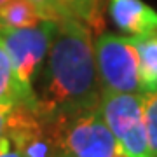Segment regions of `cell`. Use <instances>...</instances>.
Returning <instances> with one entry per match:
<instances>
[{
  "instance_id": "6da1fadb",
  "label": "cell",
  "mask_w": 157,
  "mask_h": 157,
  "mask_svg": "<svg viewBox=\"0 0 157 157\" xmlns=\"http://www.w3.org/2000/svg\"><path fill=\"white\" fill-rule=\"evenodd\" d=\"M35 82V110L45 119L54 121L100 107L101 82L89 26L75 17L58 23Z\"/></svg>"
},
{
  "instance_id": "7a4b0ae2",
  "label": "cell",
  "mask_w": 157,
  "mask_h": 157,
  "mask_svg": "<svg viewBox=\"0 0 157 157\" xmlns=\"http://www.w3.org/2000/svg\"><path fill=\"white\" fill-rule=\"evenodd\" d=\"M59 157H128L98 108L54 119Z\"/></svg>"
},
{
  "instance_id": "3957f363",
  "label": "cell",
  "mask_w": 157,
  "mask_h": 157,
  "mask_svg": "<svg viewBox=\"0 0 157 157\" xmlns=\"http://www.w3.org/2000/svg\"><path fill=\"white\" fill-rule=\"evenodd\" d=\"M58 23L42 19L39 25L28 28H0V37L6 42L11 54L16 78L23 89L25 105L35 110V80L44 67L52 39L56 35Z\"/></svg>"
},
{
  "instance_id": "277c9868",
  "label": "cell",
  "mask_w": 157,
  "mask_h": 157,
  "mask_svg": "<svg viewBox=\"0 0 157 157\" xmlns=\"http://www.w3.org/2000/svg\"><path fill=\"white\" fill-rule=\"evenodd\" d=\"M94 58L101 91L140 94V56L131 37L100 33L94 42Z\"/></svg>"
},
{
  "instance_id": "5b68a950",
  "label": "cell",
  "mask_w": 157,
  "mask_h": 157,
  "mask_svg": "<svg viewBox=\"0 0 157 157\" xmlns=\"http://www.w3.org/2000/svg\"><path fill=\"white\" fill-rule=\"evenodd\" d=\"M100 112L128 157H150L141 115V98L135 93L101 91Z\"/></svg>"
},
{
  "instance_id": "8992f818",
  "label": "cell",
  "mask_w": 157,
  "mask_h": 157,
  "mask_svg": "<svg viewBox=\"0 0 157 157\" xmlns=\"http://www.w3.org/2000/svg\"><path fill=\"white\" fill-rule=\"evenodd\" d=\"M6 133L16 141L23 157H59L54 121L42 117L25 103H14Z\"/></svg>"
},
{
  "instance_id": "52a82bcc",
  "label": "cell",
  "mask_w": 157,
  "mask_h": 157,
  "mask_svg": "<svg viewBox=\"0 0 157 157\" xmlns=\"http://www.w3.org/2000/svg\"><path fill=\"white\" fill-rule=\"evenodd\" d=\"M108 14L128 37L157 33V12L143 0H108Z\"/></svg>"
},
{
  "instance_id": "ba28073f",
  "label": "cell",
  "mask_w": 157,
  "mask_h": 157,
  "mask_svg": "<svg viewBox=\"0 0 157 157\" xmlns=\"http://www.w3.org/2000/svg\"><path fill=\"white\" fill-rule=\"evenodd\" d=\"M131 39L140 56V93L157 91V33Z\"/></svg>"
},
{
  "instance_id": "9c48e42d",
  "label": "cell",
  "mask_w": 157,
  "mask_h": 157,
  "mask_svg": "<svg viewBox=\"0 0 157 157\" xmlns=\"http://www.w3.org/2000/svg\"><path fill=\"white\" fill-rule=\"evenodd\" d=\"M42 21V16L28 0H7L0 7V28H28Z\"/></svg>"
},
{
  "instance_id": "30bf717a",
  "label": "cell",
  "mask_w": 157,
  "mask_h": 157,
  "mask_svg": "<svg viewBox=\"0 0 157 157\" xmlns=\"http://www.w3.org/2000/svg\"><path fill=\"white\" fill-rule=\"evenodd\" d=\"M0 103H25L23 89L16 78L11 54L2 37H0Z\"/></svg>"
},
{
  "instance_id": "8fae6325",
  "label": "cell",
  "mask_w": 157,
  "mask_h": 157,
  "mask_svg": "<svg viewBox=\"0 0 157 157\" xmlns=\"http://www.w3.org/2000/svg\"><path fill=\"white\" fill-rule=\"evenodd\" d=\"M72 16L89 26L93 33H101L105 28L103 0H67Z\"/></svg>"
},
{
  "instance_id": "7c38bea8",
  "label": "cell",
  "mask_w": 157,
  "mask_h": 157,
  "mask_svg": "<svg viewBox=\"0 0 157 157\" xmlns=\"http://www.w3.org/2000/svg\"><path fill=\"white\" fill-rule=\"evenodd\" d=\"M140 98L148 154L150 157H157V91L140 93Z\"/></svg>"
},
{
  "instance_id": "4fadbf2b",
  "label": "cell",
  "mask_w": 157,
  "mask_h": 157,
  "mask_svg": "<svg viewBox=\"0 0 157 157\" xmlns=\"http://www.w3.org/2000/svg\"><path fill=\"white\" fill-rule=\"evenodd\" d=\"M33 4V7L39 11L42 19H51V21H63L68 17H73L70 12L67 0H28Z\"/></svg>"
},
{
  "instance_id": "5bb4252c",
  "label": "cell",
  "mask_w": 157,
  "mask_h": 157,
  "mask_svg": "<svg viewBox=\"0 0 157 157\" xmlns=\"http://www.w3.org/2000/svg\"><path fill=\"white\" fill-rule=\"evenodd\" d=\"M0 157H23L16 145V141L12 140L7 133H4L0 136Z\"/></svg>"
},
{
  "instance_id": "9a60e30c",
  "label": "cell",
  "mask_w": 157,
  "mask_h": 157,
  "mask_svg": "<svg viewBox=\"0 0 157 157\" xmlns=\"http://www.w3.org/2000/svg\"><path fill=\"white\" fill-rule=\"evenodd\" d=\"M12 107H14V103H0V136L6 133L7 121H9Z\"/></svg>"
},
{
  "instance_id": "2e32d148",
  "label": "cell",
  "mask_w": 157,
  "mask_h": 157,
  "mask_svg": "<svg viewBox=\"0 0 157 157\" xmlns=\"http://www.w3.org/2000/svg\"><path fill=\"white\" fill-rule=\"evenodd\" d=\"M6 2H7V0H0V7L4 6V4H6Z\"/></svg>"
}]
</instances>
